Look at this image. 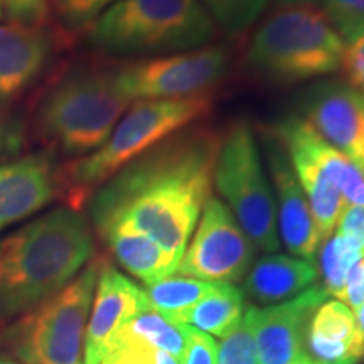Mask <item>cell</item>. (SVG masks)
<instances>
[{"label":"cell","mask_w":364,"mask_h":364,"mask_svg":"<svg viewBox=\"0 0 364 364\" xmlns=\"http://www.w3.org/2000/svg\"><path fill=\"white\" fill-rule=\"evenodd\" d=\"M221 132L186 127L127 164L91 196L95 230L124 225L176 257L213 198Z\"/></svg>","instance_id":"cell-1"},{"label":"cell","mask_w":364,"mask_h":364,"mask_svg":"<svg viewBox=\"0 0 364 364\" xmlns=\"http://www.w3.org/2000/svg\"><path fill=\"white\" fill-rule=\"evenodd\" d=\"M93 233L78 209H53L0 241V321L56 295L93 260Z\"/></svg>","instance_id":"cell-2"},{"label":"cell","mask_w":364,"mask_h":364,"mask_svg":"<svg viewBox=\"0 0 364 364\" xmlns=\"http://www.w3.org/2000/svg\"><path fill=\"white\" fill-rule=\"evenodd\" d=\"M215 108L213 93L184 98L139 100L122 117L102 147L59 169L61 193L80 209L100 186L167 136L203 120Z\"/></svg>","instance_id":"cell-3"},{"label":"cell","mask_w":364,"mask_h":364,"mask_svg":"<svg viewBox=\"0 0 364 364\" xmlns=\"http://www.w3.org/2000/svg\"><path fill=\"white\" fill-rule=\"evenodd\" d=\"M344 46L321 7L279 6L253 33L245 65L265 83L299 85L341 70Z\"/></svg>","instance_id":"cell-4"},{"label":"cell","mask_w":364,"mask_h":364,"mask_svg":"<svg viewBox=\"0 0 364 364\" xmlns=\"http://www.w3.org/2000/svg\"><path fill=\"white\" fill-rule=\"evenodd\" d=\"M218 27L199 0H117L88 26L91 46L118 56H166L204 48Z\"/></svg>","instance_id":"cell-5"},{"label":"cell","mask_w":364,"mask_h":364,"mask_svg":"<svg viewBox=\"0 0 364 364\" xmlns=\"http://www.w3.org/2000/svg\"><path fill=\"white\" fill-rule=\"evenodd\" d=\"M129 100L117 88L115 70L83 66L61 76L39 105V135L68 156H88L110 136Z\"/></svg>","instance_id":"cell-6"},{"label":"cell","mask_w":364,"mask_h":364,"mask_svg":"<svg viewBox=\"0 0 364 364\" xmlns=\"http://www.w3.org/2000/svg\"><path fill=\"white\" fill-rule=\"evenodd\" d=\"M103 258L95 257L75 280L24 312L0 334L19 364H85V334Z\"/></svg>","instance_id":"cell-7"},{"label":"cell","mask_w":364,"mask_h":364,"mask_svg":"<svg viewBox=\"0 0 364 364\" xmlns=\"http://www.w3.org/2000/svg\"><path fill=\"white\" fill-rule=\"evenodd\" d=\"M213 186L257 250H280L275 196L263 166L257 134L247 120L221 132Z\"/></svg>","instance_id":"cell-8"},{"label":"cell","mask_w":364,"mask_h":364,"mask_svg":"<svg viewBox=\"0 0 364 364\" xmlns=\"http://www.w3.org/2000/svg\"><path fill=\"white\" fill-rule=\"evenodd\" d=\"M230 68L223 46L209 44L193 51L132 61L117 68V88L129 102L184 98L211 93Z\"/></svg>","instance_id":"cell-9"},{"label":"cell","mask_w":364,"mask_h":364,"mask_svg":"<svg viewBox=\"0 0 364 364\" xmlns=\"http://www.w3.org/2000/svg\"><path fill=\"white\" fill-rule=\"evenodd\" d=\"M257 260V247L233 213L213 196L203 208L191 245L182 253L176 273L208 284H235Z\"/></svg>","instance_id":"cell-10"},{"label":"cell","mask_w":364,"mask_h":364,"mask_svg":"<svg viewBox=\"0 0 364 364\" xmlns=\"http://www.w3.org/2000/svg\"><path fill=\"white\" fill-rule=\"evenodd\" d=\"M327 297L322 285L314 284L285 302L248 307L258 364H314L306 353V331L314 311Z\"/></svg>","instance_id":"cell-11"},{"label":"cell","mask_w":364,"mask_h":364,"mask_svg":"<svg viewBox=\"0 0 364 364\" xmlns=\"http://www.w3.org/2000/svg\"><path fill=\"white\" fill-rule=\"evenodd\" d=\"M262 135L267 174L270 177L275 196L280 241L292 257L316 262L322 240L306 194L300 188L292 164L279 140L267 129L262 130Z\"/></svg>","instance_id":"cell-12"},{"label":"cell","mask_w":364,"mask_h":364,"mask_svg":"<svg viewBox=\"0 0 364 364\" xmlns=\"http://www.w3.org/2000/svg\"><path fill=\"white\" fill-rule=\"evenodd\" d=\"M300 107V117L364 171V95L349 83L324 81L304 95Z\"/></svg>","instance_id":"cell-13"},{"label":"cell","mask_w":364,"mask_h":364,"mask_svg":"<svg viewBox=\"0 0 364 364\" xmlns=\"http://www.w3.org/2000/svg\"><path fill=\"white\" fill-rule=\"evenodd\" d=\"M150 307L145 290L103 260L86 326L85 364H102L117 332Z\"/></svg>","instance_id":"cell-14"},{"label":"cell","mask_w":364,"mask_h":364,"mask_svg":"<svg viewBox=\"0 0 364 364\" xmlns=\"http://www.w3.org/2000/svg\"><path fill=\"white\" fill-rule=\"evenodd\" d=\"M61 193L51 152H34L0 166V231L48 206Z\"/></svg>","instance_id":"cell-15"},{"label":"cell","mask_w":364,"mask_h":364,"mask_svg":"<svg viewBox=\"0 0 364 364\" xmlns=\"http://www.w3.org/2000/svg\"><path fill=\"white\" fill-rule=\"evenodd\" d=\"M51 48V36L43 26L0 24V107L19 98L38 80Z\"/></svg>","instance_id":"cell-16"},{"label":"cell","mask_w":364,"mask_h":364,"mask_svg":"<svg viewBox=\"0 0 364 364\" xmlns=\"http://www.w3.org/2000/svg\"><path fill=\"white\" fill-rule=\"evenodd\" d=\"M275 139L306 150L349 206H364V171L341 150L327 144L302 117L290 115L267 129Z\"/></svg>","instance_id":"cell-17"},{"label":"cell","mask_w":364,"mask_h":364,"mask_svg":"<svg viewBox=\"0 0 364 364\" xmlns=\"http://www.w3.org/2000/svg\"><path fill=\"white\" fill-rule=\"evenodd\" d=\"M306 353L314 364H358L364 358L356 317L339 300H326L309 318Z\"/></svg>","instance_id":"cell-18"},{"label":"cell","mask_w":364,"mask_h":364,"mask_svg":"<svg viewBox=\"0 0 364 364\" xmlns=\"http://www.w3.org/2000/svg\"><path fill=\"white\" fill-rule=\"evenodd\" d=\"M318 273L316 262L290 255L268 253L253 262L243 277V297L263 306L285 302L297 297L316 284Z\"/></svg>","instance_id":"cell-19"},{"label":"cell","mask_w":364,"mask_h":364,"mask_svg":"<svg viewBox=\"0 0 364 364\" xmlns=\"http://www.w3.org/2000/svg\"><path fill=\"white\" fill-rule=\"evenodd\" d=\"M102 236L115 260L130 275L144 282L145 287L174 275L181 258L162 247L154 240L124 225H110L97 230Z\"/></svg>","instance_id":"cell-20"},{"label":"cell","mask_w":364,"mask_h":364,"mask_svg":"<svg viewBox=\"0 0 364 364\" xmlns=\"http://www.w3.org/2000/svg\"><path fill=\"white\" fill-rule=\"evenodd\" d=\"M279 142L289 156L300 188L306 194L312 216L316 220L318 236L322 241H326L334 235L339 216L346 206L343 194L339 193V189L332 184V181L306 150H302L295 144L282 142V140Z\"/></svg>","instance_id":"cell-21"},{"label":"cell","mask_w":364,"mask_h":364,"mask_svg":"<svg viewBox=\"0 0 364 364\" xmlns=\"http://www.w3.org/2000/svg\"><path fill=\"white\" fill-rule=\"evenodd\" d=\"M245 316V297L238 287L220 284L208 297L199 300L169 321L174 324L191 326L209 336L223 338Z\"/></svg>","instance_id":"cell-22"},{"label":"cell","mask_w":364,"mask_h":364,"mask_svg":"<svg viewBox=\"0 0 364 364\" xmlns=\"http://www.w3.org/2000/svg\"><path fill=\"white\" fill-rule=\"evenodd\" d=\"M186 329L188 327L184 324H174L169 318L161 316V314L150 307L149 311L139 314L130 322H127L117 332L112 343L122 339L142 341V343L152 346L157 351L169 353L179 359V361H182L186 351Z\"/></svg>","instance_id":"cell-23"},{"label":"cell","mask_w":364,"mask_h":364,"mask_svg":"<svg viewBox=\"0 0 364 364\" xmlns=\"http://www.w3.org/2000/svg\"><path fill=\"white\" fill-rule=\"evenodd\" d=\"M317 257L318 265L316 267L322 279V289L327 295L339 299L349 272L364 257V248L359 247L356 241L334 233L331 238L322 241Z\"/></svg>","instance_id":"cell-24"},{"label":"cell","mask_w":364,"mask_h":364,"mask_svg":"<svg viewBox=\"0 0 364 364\" xmlns=\"http://www.w3.org/2000/svg\"><path fill=\"white\" fill-rule=\"evenodd\" d=\"M218 285L220 284H208V282L189 279V277L171 275L156 284L147 285L145 294L154 311L166 318H171L208 297Z\"/></svg>","instance_id":"cell-25"},{"label":"cell","mask_w":364,"mask_h":364,"mask_svg":"<svg viewBox=\"0 0 364 364\" xmlns=\"http://www.w3.org/2000/svg\"><path fill=\"white\" fill-rule=\"evenodd\" d=\"M206 9L218 29L236 36L253 26L272 0H199Z\"/></svg>","instance_id":"cell-26"},{"label":"cell","mask_w":364,"mask_h":364,"mask_svg":"<svg viewBox=\"0 0 364 364\" xmlns=\"http://www.w3.org/2000/svg\"><path fill=\"white\" fill-rule=\"evenodd\" d=\"M218 364H258L257 344L248 312L218 346Z\"/></svg>","instance_id":"cell-27"},{"label":"cell","mask_w":364,"mask_h":364,"mask_svg":"<svg viewBox=\"0 0 364 364\" xmlns=\"http://www.w3.org/2000/svg\"><path fill=\"white\" fill-rule=\"evenodd\" d=\"M321 9L344 43L364 34V0H321Z\"/></svg>","instance_id":"cell-28"},{"label":"cell","mask_w":364,"mask_h":364,"mask_svg":"<svg viewBox=\"0 0 364 364\" xmlns=\"http://www.w3.org/2000/svg\"><path fill=\"white\" fill-rule=\"evenodd\" d=\"M56 16L68 29H83L88 27L105 9L117 0H53Z\"/></svg>","instance_id":"cell-29"},{"label":"cell","mask_w":364,"mask_h":364,"mask_svg":"<svg viewBox=\"0 0 364 364\" xmlns=\"http://www.w3.org/2000/svg\"><path fill=\"white\" fill-rule=\"evenodd\" d=\"M156 351L142 341H115L108 348L102 364H156Z\"/></svg>","instance_id":"cell-30"},{"label":"cell","mask_w":364,"mask_h":364,"mask_svg":"<svg viewBox=\"0 0 364 364\" xmlns=\"http://www.w3.org/2000/svg\"><path fill=\"white\" fill-rule=\"evenodd\" d=\"M186 327V351L181 364H218V346L213 336Z\"/></svg>","instance_id":"cell-31"},{"label":"cell","mask_w":364,"mask_h":364,"mask_svg":"<svg viewBox=\"0 0 364 364\" xmlns=\"http://www.w3.org/2000/svg\"><path fill=\"white\" fill-rule=\"evenodd\" d=\"M2 12L11 21L29 26H43L49 16L48 0H0Z\"/></svg>","instance_id":"cell-32"},{"label":"cell","mask_w":364,"mask_h":364,"mask_svg":"<svg viewBox=\"0 0 364 364\" xmlns=\"http://www.w3.org/2000/svg\"><path fill=\"white\" fill-rule=\"evenodd\" d=\"M341 70L348 83L364 95V34L346 43Z\"/></svg>","instance_id":"cell-33"},{"label":"cell","mask_w":364,"mask_h":364,"mask_svg":"<svg viewBox=\"0 0 364 364\" xmlns=\"http://www.w3.org/2000/svg\"><path fill=\"white\" fill-rule=\"evenodd\" d=\"M334 233L356 241L359 247L364 248V206L346 204Z\"/></svg>","instance_id":"cell-34"},{"label":"cell","mask_w":364,"mask_h":364,"mask_svg":"<svg viewBox=\"0 0 364 364\" xmlns=\"http://www.w3.org/2000/svg\"><path fill=\"white\" fill-rule=\"evenodd\" d=\"M338 300L353 312L364 302V257L351 268Z\"/></svg>","instance_id":"cell-35"},{"label":"cell","mask_w":364,"mask_h":364,"mask_svg":"<svg viewBox=\"0 0 364 364\" xmlns=\"http://www.w3.org/2000/svg\"><path fill=\"white\" fill-rule=\"evenodd\" d=\"M21 147V136L19 130L14 129V127L4 124L0 120V159L9 154L16 152Z\"/></svg>","instance_id":"cell-36"},{"label":"cell","mask_w":364,"mask_h":364,"mask_svg":"<svg viewBox=\"0 0 364 364\" xmlns=\"http://www.w3.org/2000/svg\"><path fill=\"white\" fill-rule=\"evenodd\" d=\"M354 317H356L359 338H361V343L364 346V302L356 309V311H354Z\"/></svg>","instance_id":"cell-37"},{"label":"cell","mask_w":364,"mask_h":364,"mask_svg":"<svg viewBox=\"0 0 364 364\" xmlns=\"http://www.w3.org/2000/svg\"><path fill=\"white\" fill-rule=\"evenodd\" d=\"M156 364H181V361L169 353L156 351Z\"/></svg>","instance_id":"cell-38"},{"label":"cell","mask_w":364,"mask_h":364,"mask_svg":"<svg viewBox=\"0 0 364 364\" xmlns=\"http://www.w3.org/2000/svg\"><path fill=\"white\" fill-rule=\"evenodd\" d=\"M314 0H277V6H295V4H312Z\"/></svg>","instance_id":"cell-39"},{"label":"cell","mask_w":364,"mask_h":364,"mask_svg":"<svg viewBox=\"0 0 364 364\" xmlns=\"http://www.w3.org/2000/svg\"><path fill=\"white\" fill-rule=\"evenodd\" d=\"M0 364H19L17 361H14V359L4 356V354H0Z\"/></svg>","instance_id":"cell-40"},{"label":"cell","mask_w":364,"mask_h":364,"mask_svg":"<svg viewBox=\"0 0 364 364\" xmlns=\"http://www.w3.org/2000/svg\"><path fill=\"white\" fill-rule=\"evenodd\" d=\"M2 14H4V12H2V6H0V17H2Z\"/></svg>","instance_id":"cell-41"}]
</instances>
